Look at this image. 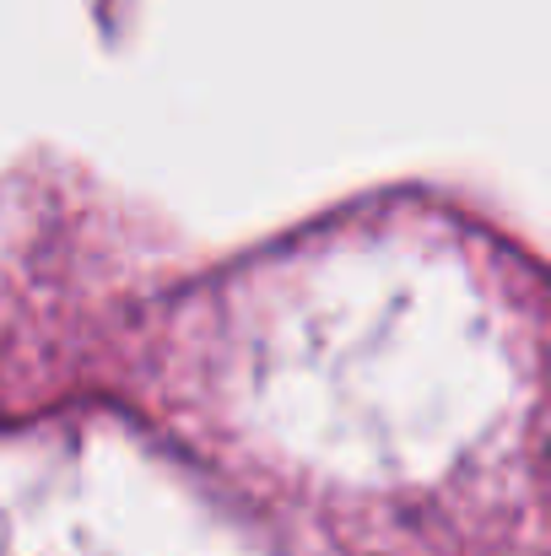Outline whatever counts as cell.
I'll return each instance as SVG.
<instances>
[{
	"mask_svg": "<svg viewBox=\"0 0 551 556\" xmlns=\"http://www.w3.org/2000/svg\"><path fill=\"white\" fill-rule=\"evenodd\" d=\"M0 556H222V535H205V552H184L179 508L163 525L158 546H130L120 535H98L103 514L76 497V465H65V481L54 465L33 481V454H0Z\"/></svg>",
	"mask_w": 551,
	"mask_h": 556,
	"instance_id": "6da1fadb",
	"label": "cell"
}]
</instances>
